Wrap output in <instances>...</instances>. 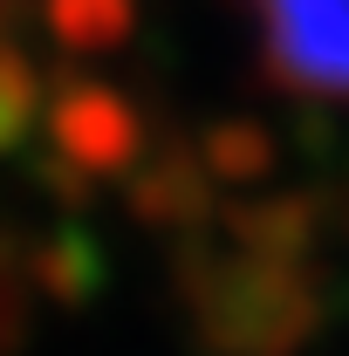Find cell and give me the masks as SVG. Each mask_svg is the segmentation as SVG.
Returning <instances> with one entry per match:
<instances>
[{"instance_id":"cell-1","label":"cell","mask_w":349,"mask_h":356,"mask_svg":"<svg viewBox=\"0 0 349 356\" xmlns=\"http://www.w3.org/2000/svg\"><path fill=\"white\" fill-rule=\"evenodd\" d=\"M261 14L295 83L349 96V0H261Z\"/></svg>"}]
</instances>
